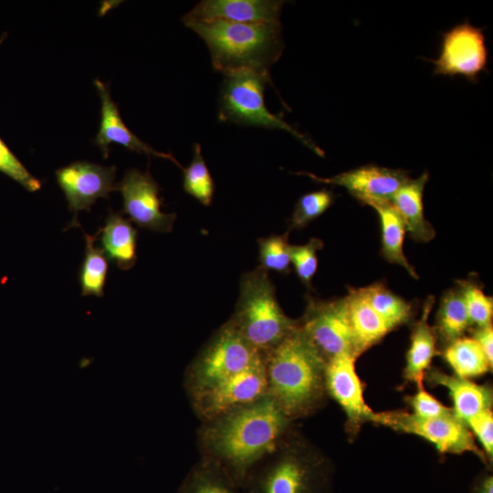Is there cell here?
Segmentation results:
<instances>
[{"instance_id":"6da1fadb","label":"cell","mask_w":493,"mask_h":493,"mask_svg":"<svg viewBox=\"0 0 493 493\" xmlns=\"http://www.w3.org/2000/svg\"><path fill=\"white\" fill-rule=\"evenodd\" d=\"M292 422L266 394L202 421L197 446L202 458L219 466L241 488L254 468L293 429Z\"/></svg>"},{"instance_id":"7a4b0ae2","label":"cell","mask_w":493,"mask_h":493,"mask_svg":"<svg viewBox=\"0 0 493 493\" xmlns=\"http://www.w3.org/2000/svg\"><path fill=\"white\" fill-rule=\"evenodd\" d=\"M267 393L291 421L312 414L327 395L322 356L299 324L264 355Z\"/></svg>"},{"instance_id":"3957f363","label":"cell","mask_w":493,"mask_h":493,"mask_svg":"<svg viewBox=\"0 0 493 493\" xmlns=\"http://www.w3.org/2000/svg\"><path fill=\"white\" fill-rule=\"evenodd\" d=\"M205 42L215 71L267 72L284 49L280 23H236L183 18Z\"/></svg>"},{"instance_id":"277c9868","label":"cell","mask_w":493,"mask_h":493,"mask_svg":"<svg viewBox=\"0 0 493 493\" xmlns=\"http://www.w3.org/2000/svg\"><path fill=\"white\" fill-rule=\"evenodd\" d=\"M328 460L292 429L250 473L240 493H330Z\"/></svg>"},{"instance_id":"5b68a950","label":"cell","mask_w":493,"mask_h":493,"mask_svg":"<svg viewBox=\"0 0 493 493\" xmlns=\"http://www.w3.org/2000/svg\"><path fill=\"white\" fill-rule=\"evenodd\" d=\"M228 321L264 355L299 325L281 309L267 271L260 267L242 277L236 310Z\"/></svg>"},{"instance_id":"8992f818","label":"cell","mask_w":493,"mask_h":493,"mask_svg":"<svg viewBox=\"0 0 493 493\" xmlns=\"http://www.w3.org/2000/svg\"><path fill=\"white\" fill-rule=\"evenodd\" d=\"M224 76L218 100L220 121L286 131L317 154L323 155L306 135L267 109L264 92L270 82L269 73L240 70Z\"/></svg>"},{"instance_id":"52a82bcc","label":"cell","mask_w":493,"mask_h":493,"mask_svg":"<svg viewBox=\"0 0 493 493\" xmlns=\"http://www.w3.org/2000/svg\"><path fill=\"white\" fill-rule=\"evenodd\" d=\"M263 356L226 322L187 366L184 385L188 397L244 371Z\"/></svg>"},{"instance_id":"ba28073f","label":"cell","mask_w":493,"mask_h":493,"mask_svg":"<svg viewBox=\"0 0 493 493\" xmlns=\"http://www.w3.org/2000/svg\"><path fill=\"white\" fill-rule=\"evenodd\" d=\"M266 394L263 356L244 371L189 397V400L194 414L202 422L252 403Z\"/></svg>"},{"instance_id":"9c48e42d","label":"cell","mask_w":493,"mask_h":493,"mask_svg":"<svg viewBox=\"0 0 493 493\" xmlns=\"http://www.w3.org/2000/svg\"><path fill=\"white\" fill-rule=\"evenodd\" d=\"M299 324L326 361L341 354L357 359L344 299H310Z\"/></svg>"},{"instance_id":"30bf717a","label":"cell","mask_w":493,"mask_h":493,"mask_svg":"<svg viewBox=\"0 0 493 493\" xmlns=\"http://www.w3.org/2000/svg\"><path fill=\"white\" fill-rule=\"evenodd\" d=\"M380 424L419 435L434 444L442 453L472 452L483 460L485 458L475 445L467 424L457 418L453 410L434 418H420L404 412L381 413Z\"/></svg>"},{"instance_id":"8fae6325","label":"cell","mask_w":493,"mask_h":493,"mask_svg":"<svg viewBox=\"0 0 493 493\" xmlns=\"http://www.w3.org/2000/svg\"><path fill=\"white\" fill-rule=\"evenodd\" d=\"M434 74L454 77L461 75L477 82L488 64V51L483 29L467 20L443 33L440 56L430 59Z\"/></svg>"},{"instance_id":"7c38bea8","label":"cell","mask_w":493,"mask_h":493,"mask_svg":"<svg viewBox=\"0 0 493 493\" xmlns=\"http://www.w3.org/2000/svg\"><path fill=\"white\" fill-rule=\"evenodd\" d=\"M57 182L65 194L68 209L74 215L68 226L80 227L79 211H90L99 198H109L116 191L115 166H104L87 161H77L55 172Z\"/></svg>"},{"instance_id":"4fadbf2b","label":"cell","mask_w":493,"mask_h":493,"mask_svg":"<svg viewBox=\"0 0 493 493\" xmlns=\"http://www.w3.org/2000/svg\"><path fill=\"white\" fill-rule=\"evenodd\" d=\"M115 185L122 196V213L131 222L152 231L169 233L173 230L176 215L161 211L160 187L149 171L130 169Z\"/></svg>"},{"instance_id":"5bb4252c","label":"cell","mask_w":493,"mask_h":493,"mask_svg":"<svg viewBox=\"0 0 493 493\" xmlns=\"http://www.w3.org/2000/svg\"><path fill=\"white\" fill-rule=\"evenodd\" d=\"M355 360L349 354L338 355L327 361L325 369L327 393L344 410L351 433L357 432L366 422L380 424V414L373 412L363 398L362 385L355 371Z\"/></svg>"},{"instance_id":"9a60e30c","label":"cell","mask_w":493,"mask_h":493,"mask_svg":"<svg viewBox=\"0 0 493 493\" xmlns=\"http://www.w3.org/2000/svg\"><path fill=\"white\" fill-rule=\"evenodd\" d=\"M297 174L309 176L318 183L342 186L360 202L369 205L391 202L398 189L410 179L404 171L375 165L362 166L328 178L308 172Z\"/></svg>"},{"instance_id":"2e32d148","label":"cell","mask_w":493,"mask_h":493,"mask_svg":"<svg viewBox=\"0 0 493 493\" xmlns=\"http://www.w3.org/2000/svg\"><path fill=\"white\" fill-rule=\"evenodd\" d=\"M94 85L101 101V119L93 142L100 149L104 158H108L109 145L113 142L132 152L170 160L184 170L172 154L156 151L130 131L123 122L107 85L100 79H95Z\"/></svg>"},{"instance_id":"e0dca14e","label":"cell","mask_w":493,"mask_h":493,"mask_svg":"<svg viewBox=\"0 0 493 493\" xmlns=\"http://www.w3.org/2000/svg\"><path fill=\"white\" fill-rule=\"evenodd\" d=\"M284 2L275 0H203L183 18L236 23H280Z\"/></svg>"},{"instance_id":"ac0fdd59","label":"cell","mask_w":493,"mask_h":493,"mask_svg":"<svg viewBox=\"0 0 493 493\" xmlns=\"http://www.w3.org/2000/svg\"><path fill=\"white\" fill-rule=\"evenodd\" d=\"M106 257L128 270L137 260V230L122 214L110 210L103 227L97 232Z\"/></svg>"},{"instance_id":"d6986e66","label":"cell","mask_w":493,"mask_h":493,"mask_svg":"<svg viewBox=\"0 0 493 493\" xmlns=\"http://www.w3.org/2000/svg\"><path fill=\"white\" fill-rule=\"evenodd\" d=\"M427 179V173L416 179L410 178L390 202L402 217L406 231L414 239L421 242L430 241L435 236V230L424 215L423 195Z\"/></svg>"},{"instance_id":"ffe728a7","label":"cell","mask_w":493,"mask_h":493,"mask_svg":"<svg viewBox=\"0 0 493 493\" xmlns=\"http://www.w3.org/2000/svg\"><path fill=\"white\" fill-rule=\"evenodd\" d=\"M427 378L434 384L443 385L448 389L454 402L453 412L465 423L491 407L492 393L488 387L439 371H430Z\"/></svg>"},{"instance_id":"44dd1931","label":"cell","mask_w":493,"mask_h":493,"mask_svg":"<svg viewBox=\"0 0 493 493\" xmlns=\"http://www.w3.org/2000/svg\"><path fill=\"white\" fill-rule=\"evenodd\" d=\"M351 326L355 351H363L382 340L389 331L381 317L372 309L359 289H351L343 298Z\"/></svg>"},{"instance_id":"7402d4cb","label":"cell","mask_w":493,"mask_h":493,"mask_svg":"<svg viewBox=\"0 0 493 493\" xmlns=\"http://www.w3.org/2000/svg\"><path fill=\"white\" fill-rule=\"evenodd\" d=\"M434 303V298H428L424 305L420 320L415 324L411 335V345L406 356L404 376L419 388L423 387L425 372L433 358L438 354L435 332L428 324V316Z\"/></svg>"},{"instance_id":"603a6c76","label":"cell","mask_w":493,"mask_h":493,"mask_svg":"<svg viewBox=\"0 0 493 493\" xmlns=\"http://www.w3.org/2000/svg\"><path fill=\"white\" fill-rule=\"evenodd\" d=\"M379 215L382 226V252L384 257L404 267L411 276L417 278L414 268L410 265L403 250L405 226L390 202L371 205Z\"/></svg>"},{"instance_id":"cb8c5ba5","label":"cell","mask_w":493,"mask_h":493,"mask_svg":"<svg viewBox=\"0 0 493 493\" xmlns=\"http://www.w3.org/2000/svg\"><path fill=\"white\" fill-rule=\"evenodd\" d=\"M177 493H240V488L219 466L200 457L186 474Z\"/></svg>"},{"instance_id":"d4e9b609","label":"cell","mask_w":493,"mask_h":493,"mask_svg":"<svg viewBox=\"0 0 493 493\" xmlns=\"http://www.w3.org/2000/svg\"><path fill=\"white\" fill-rule=\"evenodd\" d=\"M444 357L456 376L462 379L481 376L492 368L479 344L469 337H461L449 344Z\"/></svg>"},{"instance_id":"484cf974","label":"cell","mask_w":493,"mask_h":493,"mask_svg":"<svg viewBox=\"0 0 493 493\" xmlns=\"http://www.w3.org/2000/svg\"><path fill=\"white\" fill-rule=\"evenodd\" d=\"M81 228V226L79 227ZM85 236V253L79 274L82 296L100 298L104 294L109 262L100 246H96L98 234L89 235L82 228Z\"/></svg>"},{"instance_id":"4316f807","label":"cell","mask_w":493,"mask_h":493,"mask_svg":"<svg viewBox=\"0 0 493 493\" xmlns=\"http://www.w3.org/2000/svg\"><path fill=\"white\" fill-rule=\"evenodd\" d=\"M470 325L467 307L460 288L447 291L442 298L437 312L436 331L447 346L463 337Z\"/></svg>"},{"instance_id":"83f0119b","label":"cell","mask_w":493,"mask_h":493,"mask_svg":"<svg viewBox=\"0 0 493 493\" xmlns=\"http://www.w3.org/2000/svg\"><path fill=\"white\" fill-rule=\"evenodd\" d=\"M358 289L390 330L409 320L410 304L391 292L383 284L375 283Z\"/></svg>"},{"instance_id":"f1b7e54d","label":"cell","mask_w":493,"mask_h":493,"mask_svg":"<svg viewBox=\"0 0 493 493\" xmlns=\"http://www.w3.org/2000/svg\"><path fill=\"white\" fill-rule=\"evenodd\" d=\"M183 187L186 194L204 205L212 204L215 184L201 152L199 143L194 145V155L190 165L184 169Z\"/></svg>"},{"instance_id":"f546056e","label":"cell","mask_w":493,"mask_h":493,"mask_svg":"<svg viewBox=\"0 0 493 493\" xmlns=\"http://www.w3.org/2000/svg\"><path fill=\"white\" fill-rule=\"evenodd\" d=\"M287 232L281 236H271L258 239L260 267L266 271L274 270L288 273L290 264L289 246Z\"/></svg>"},{"instance_id":"4dcf8cb0","label":"cell","mask_w":493,"mask_h":493,"mask_svg":"<svg viewBox=\"0 0 493 493\" xmlns=\"http://www.w3.org/2000/svg\"><path fill=\"white\" fill-rule=\"evenodd\" d=\"M331 191L322 189L302 195L295 205L290 219L291 228H302L312 220L321 215L333 203Z\"/></svg>"},{"instance_id":"1f68e13d","label":"cell","mask_w":493,"mask_h":493,"mask_svg":"<svg viewBox=\"0 0 493 493\" xmlns=\"http://www.w3.org/2000/svg\"><path fill=\"white\" fill-rule=\"evenodd\" d=\"M467 307L470 325L477 328L491 324L493 315V300L484 294L477 285L463 282L459 288Z\"/></svg>"},{"instance_id":"d6a6232c","label":"cell","mask_w":493,"mask_h":493,"mask_svg":"<svg viewBox=\"0 0 493 493\" xmlns=\"http://www.w3.org/2000/svg\"><path fill=\"white\" fill-rule=\"evenodd\" d=\"M320 239L311 238L302 246H289L290 262L300 280L309 286L318 267L317 251L322 248Z\"/></svg>"},{"instance_id":"836d02e7","label":"cell","mask_w":493,"mask_h":493,"mask_svg":"<svg viewBox=\"0 0 493 493\" xmlns=\"http://www.w3.org/2000/svg\"><path fill=\"white\" fill-rule=\"evenodd\" d=\"M3 38L0 39V43ZM0 172L6 174L29 192H36L42 186L41 181L35 177L18 160L0 138Z\"/></svg>"},{"instance_id":"e575fe53","label":"cell","mask_w":493,"mask_h":493,"mask_svg":"<svg viewBox=\"0 0 493 493\" xmlns=\"http://www.w3.org/2000/svg\"><path fill=\"white\" fill-rule=\"evenodd\" d=\"M466 424L472 429L491 460L493 456V414L485 410L468 419Z\"/></svg>"},{"instance_id":"d590c367","label":"cell","mask_w":493,"mask_h":493,"mask_svg":"<svg viewBox=\"0 0 493 493\" xmlns=\"http://www.w3.org/2000/svg\"><path fill=\"white\" fill-rule=\"evenodd\" d=\"M415 416L420 418L438 417L452 412V409L442 404L438 400L428 393L424 387L410 399Z\"/></svg>"},{"instance_id":"8d00e7d4","label":"cell","mask_w":493,"mask_h":493,"mask_svg":"<svg viewBox=\"0 0 493 493\" xmlns=\"http://www.w3.org/2000/svg\"><path fill=\"white\" fill-rule=\"evenodd\" d=\"M473 339L477 341L485 352L489 363L493 365V328L492 325L477 328L473 332Z\"/></svg>"},{"instance_id":"74e56055","label":"cell","mask_w":493,"mask_h":493,"mask_svg":"<svg viewBox=\"0 0 493 493\" xmlns=\"http://www.w3.org/2000/svg\"><path fill=\"white\" fill-rule=\"evenodd\" d=\"M472 493H493V477L486 474L479 477L472 488Z\"/></svg>"}]
</instances>
